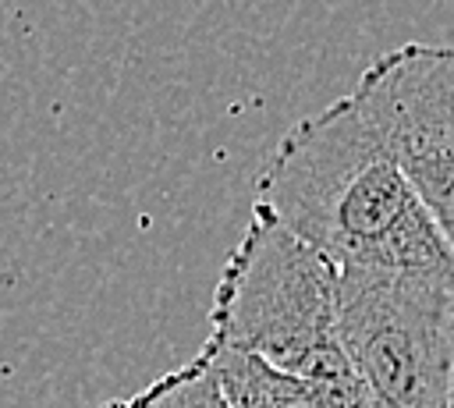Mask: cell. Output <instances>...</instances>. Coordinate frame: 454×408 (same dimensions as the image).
<instances>
[{"label":"cell","instance_id":"1","mask_svg":"<svg viewBox=\"0 0 454 408\" xmlns=\"http://www.w3.org/2000/svg\"><path fill=\"white\" fill-rule=\"evenodd\" d=\"M252 206L337 270L454 280V252L351 92L284 131L255 177Z\"/></svg>","mask_w":454,"mask_h":408},{"label":"cell","instance_id":"2","mask_svg":"<svg viewBox=\"0 0 454 408\" xmlns=\"http://www.w3.org/2000/svg\"><path fill=\"white\" fill-rule=\"evenodd\" d=\"M206 341L326 383L355 404L337 330V266L255 206L213 287Z\"/></svg>","mask_w":454,"mask_h":408},{"label":"cell","instance_id":"3","mask_svg":"<svg viewBox=\"0 0 454 408\" xmlns=\"http://www.w3.org/2000/svg\"><path fill=\"white\" fill-rule=\"evenodd\" d=\"M337 330L355 408H447L454 280L401 270H337Z\"/></svg>","mask_w":454,"mask_h":408},{"label":"cell","instance_id":"4","mask_svg":"<svg viewBox=\"0 0 454 408\" xmlns=\"http://www.w3.org/2000/svg\"><path fill=\"white\" fill-rule=\"evenodd\" d=\"M351 96L454 252V46L383 50L358 75Z\"/></svg>","mask_w":454,"mask_h":408},{"label":"cell","instance_id":"5","mask_svg":"<svg viewBox=\"0 0 454 408\" xmlns=\"http://www.w3.org/2000/svg\"><path fill=\"white\" fill-rule=\"evenodd\" d=\"M199 351L213 365V373L234 408H355L351 397H344L340 390L277 373L252 355L220 348L213 341H202Z\"/></svg>","mask_w":454,"mask_h":408},{"label":"cell","instance_id":"6","mask_svg":"<svg viewBox=\"0 0 454 408\" xmlns=\"http://www.w3.org/2000/svg\"><path fill=\"white\" fill-rule=\"evenodd\" d=\"M117 404L121 408H234L202 351H195L188 362L174 365L170 373L156 376L138 394L121 397Z\"/></svg>","mask_w":454,"mask_h":408},{"label":"cell","instance_id":"7","mask_svg":"<svg viewBox=\"0 0 454 408\" xmlns=\"http://www.w3.org/2000/svg\"><path fill=\"white\" fill-rule=\"evenodd\" d=\"M96 408H121L117 401H103V404H96Z\"/></svg>","mask_w":454,"mask_h":408}]
</instances>
